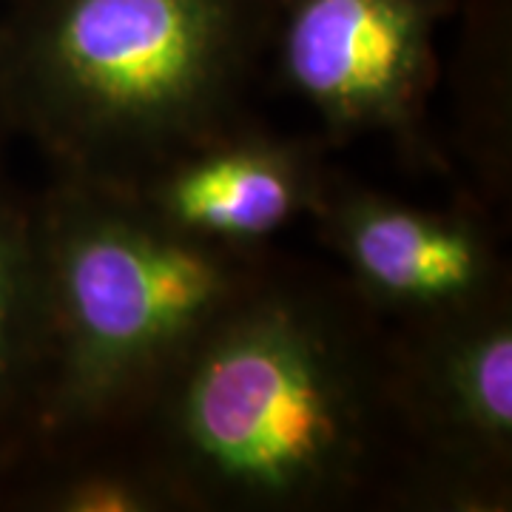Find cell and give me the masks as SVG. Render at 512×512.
Here are the masks:
<instances>
[{
  "label": "cell",
  "instance_id": "2",
  "mask_svg": "<svg viewBox=\"0 0 512 512\" xmlns=\"http://www.w3.org/2000/svg\"><path fill=\"white\" fill-rule=\"evenodd\" d=\"M276 0H18L0 100L63 177L128 185L234 126Z\"/></svg>",
  "mask_w": 512,
  "mask_h": 512
},
{
  "label": "cell",
  "instance_id": "5",
  "mask_svg": "<svg viewBox=\"0 0 512 512\" xmlns=\"http://www.w3.org/2000/svg\"><path fill=\"white\" fill-rule=\"evenodd\" d=\"M450 0H276L285 89L339 134H413Z\"/></svg>",
  "mask_w": 512,
  "mask_h": 512
},
{
  "label": "cell",
  "instance_id": "11",
  "mask_svg": "<svg viewBox=\"0 0 512 512\" xmlns=\"http://www.w3.org/2000/svg\"><path fill=\"white\" fill-rule=\"evenodd\" d=\"M3 484H6V481H3V478H0V498H3Z\"/></svg>",
  "mask_w": 512,
  "mask_h": 512
},
{
  "label": "cell",
  "instance_id": "9",
  "mask_svg": "<svg viewBox=\"0 0 512 512\" xmlns=\"http://www.w3.org/2000/svg\"><path fill=\"white\" fill-rule=\"evenodd\" d=\"M35 510L49 512H165L180 498L146 458L77 464L43 476L32 487Z\"/></svg>",
  "mask_w": 512,
  "mask_h": 512
},
{
  "label": "cell",
  "instance_id": "3",
  "mask_svg": "<svg viewBox=\"0 0 512 512\" xmlns=\"http://www.w3.org/2000/svg\"><path fill=\"white\" fill-rule=\"evenodd\" d=\"M35 214L52 322L46 439L137 416L262 276L251 251L185 237L117 185L63 177Z\"/></svg>",
  "mask_w": 512,
  "mask_h": 512
},
{
  "label": "cell",
  "instance_id": "10",
  "mask_svg": "<svg viewBox=\"0 0 512 512\" xmlns=\"http://www.w3.org/2000/svg\"><path fill=\"white\" fill-rule=\"evenodd\" d=\"M6 126H9V120H6V111H3V100H0V131Z\"/></svg>",
  "mask_w": 512,
  "mask_h": 512
},
{
  "label": "cell",
  "instance_id": "7",
  "mask_svg": "<svg viewBox=\"0 0 512 512\" xmlns=\"http://www.w3.org/2000/svg\"><path fill=\"white\" fill-rule=\"evenodd\" d=\"M328 183L308 146L234 123L117 188L185 237L254 251L313 217Z\"/></svg>",
  "mask_w": 512,
  "mask_h": 512
},
{
  "label": "cell",
  "instance_id": "8",
  "mask_svg": "<svg viewBox=\"0 0 512 512\" xmlns=\"http://www.w3.org/2000/svg\"><path fill=\"white\" fill-rule=\"evenodd\" d=\"M52 322L35 205L0 183V478L46 441Z\"/></svg>",
  "mask_w": 512,
  "mask_h": 512
},
{
  "label": "cell",
  "instance_id": "1",
  "mask_svg": "<svg viewBox=\"0 0 512 512\" xmlns=\"http://www.w3.org/2000/svg\"><path fill=\"white\" fill-rule=\"evenodd\" d=\"M180 507L325 510L387 476L404 439L393 345L353 305L259 276L140 407Z\"/></svg>",
  "mask_w": 512,
  "mask_h": 512
},
{
  "label": "cell",
  "instance_id": "4",
  "mask_svg": "<svg viewBox=\"0 0 512 512\" xmlns=\"http://www.w3.org/2000/svg\"><path fill=\"white\" fill-rule=\"evenodd\" d=\"M393 345L404 439L419 447L413 478L427 495L501 510L510 501L512 311L495 293L464 311L407 322Z\"/></svg>",
  "mask_w": 512,
  "mask_h": 512
},
{
  "label": "cell",
  "instance_id": "6",
  "mask_svg": "<svg viewBox=\"0 0 512 512\" xmlns=\"http://www.w3.org/2000/svg\"><path fill=\"white\" fill-rule=\"evenodd\" d=\"M362 305L421 322L501 293L495 245L476 220L328 183L313 211Z\"/></svg>",
  "mask_w": 512,
  "mask_h": 512
}]
</instances>
